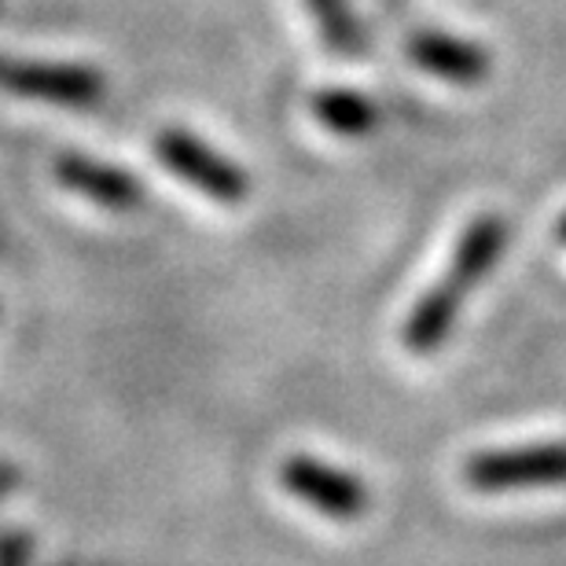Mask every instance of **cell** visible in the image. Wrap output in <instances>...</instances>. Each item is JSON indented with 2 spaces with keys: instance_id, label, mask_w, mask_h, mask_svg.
Segmentation results:
<instances>
[{
  "instance_id": "1",
  "label": "cell",
  "mask_w": 566,
  "mask_h": 566,
  "mask_svg": "<svg viewBox=\"0 0 566 566\" xmlns=\"http://www.w3.org/2000/svg\"><path fill=\"white\" fill-rule=\"evenodd\" d=\"M504 247H507V221L501 213H479V218H471L463 224L460 240L452 247L446 276L416 302V310L409 313V321L401 327V343L409 354L427 357L446 343L449 332L457 327L463 302H468L471 291L493 273Z\"/></svg>"
},
{
  "instance_id": "2",
  "label": "cell",
  "mask_w": 566,
  "mask_h": 566,
  "mask_svg": "<svg viewBox=\"0 0 566 566\" xmlns=\"http://www.w3.org/2000/svg\"><path fill=\"white\" fill-rule=\"evenodd\" d=\"M155 155L169 174L180 177L185 185L202 191L207 199L221 202V207H240V202L251 196V177L240 163L224 158L221 151L196 137L188 129L169 126L155 137Z\"/></svg>"
},
{
  "instance_id": "3",
  "label": "cell",
  "mask_w": 566,
  "mask_h": 566,
  "mask_svg": "<svg viewBox=\"0 0 566 566\" xmlns=\"http://www.w3.org/2000/svg\"><path fill=\"white\" fill-rule=\"evenodd\" d=\"M0 93L55 107H96L107 96V77L88 63H44L0 52Z\"/></svg>"
},
{
  "instance_id": "4",
  "label": "cell",
  "mask_w": 566,
  "mask_h": 566,
  "mask_svg": "<svg viewBox=\"0 0 566 566\" xmlns=\"http://www.w3.org/2000/svg\"><path fill=\"white\" fill-rule=\"evenodd\" d=\"M463 479L482 493L566 485V441H541L526 449H490L463 463Z\"/></svg>"
},
{
  "instance_id": "5",
  "label": "cell",
  "mask_w": 566,
  "mask_h": 566,
  "mask_svg": "<svg viewBox=\"0 0 566 566\" xmlns=\"http://www.w3.org/2000/svg\"><path fill=\"white\" fill-rule=\"evenodd\" d=\"M283 490L298 496L302 504H310L313 512H321L338 523L360 518L368 512V490L357 474H349L335 463H324L316 457H291L280 468Z\"/></svg>"
},
{
  "instance_id": "6",
  "label": "cell",
  "mask_w": 566,
  "mask_h": 566,
  "mask_svg": "<svg viewBox=\"0 0 566 566\" xmlns=\"http://www.w3.org/2000/svg\"><path fill=\"white\" fill-rule=\"evenodd\" d=\"M52 174H55V180H60L66 191H74V196L96 202L99 210L133 213V210H140V202H144L140 180L133 177L129 169L99 163V158H88V155H77V151H63V155H55Z\"/></svg>"
},
{
  "instance_id": "7",
  "label": "cell",
  "mask_w": 566,
  "mask_h": 566,
  "mask_svg": "<svg viewBox=\"0 0 566 566\" xmlns=\"http://www.w3.org/2000/svg\"><path fill=\"white\" fill-rule=\"evenodd\" d=\"M409 55L420 71L460 88L482 85L493 74V55L479 41L452 38L441 30H416L409 38Z\"/></svg>"
},
{
  "instance_id": "8",
  "label": "cell",
  "mask_w": 566,
  "mask_h": 566,
  "mask_svg": "<svg viewBox=\"0 0 566 566\" xmlns=\"http://www.w3.org/2000/svg\"><path fill=\"white\" fill-rule=\"evenodd\" d=\"M310 111L324 129L338 133V137H368L379 126L376 104L365 93H357V88H343V85L316 88L310 96Z\"/></svg>"
},
{
  "instance_id": "9",
  "label": "cell",
  "mask_w": 566,
  "mask_h": 566,
  "mask_svg": "<svg viewBox=\"0 0 566 566\" xmlns=\"http://www.w3.org/2000/svg\"><path fill=\"white\" fill-rule=\"evenodd\" d=\"M302 4L313 15L316 30H321V38L332 52L346 55V60H357V55L368 52L365 27H360L349 0H302Z\"/></svg>"
},
{
  "instance_id": "10",
  "label": "cell",
  "mask_w": 566,
  "mask_h": 566,
  "mask_svg": "<svg viewBox=\"0 0 566 566\" xmlns=\"http://www.w3.org/2000/svg\"><path fill=\"white\" fill-rule=\"evenodd\" d=\"M30 559V537L11 534L0 541V566H27Z\"/></svg>"
},
{
  "instance_id": "11",
  "label": "cell",
  "mask_w": 566,
  "mask_h": 566,
  "mask_svg": "<svg viewBox=\"0 0 566 566\" xmlns=\"http://www.w3.org/2000/svg\"><path fill=\"white\" fill-rule=\"evenodd\" d=\"M11 482H15V471H11L8 463H0V496L8 493V485H11Z\"/></svg>"
},
{
  "instance_id": "12",
  "label": "cell",
  "mask_w": 566,
  "mask_h": 566,
  "mask_svg": "<svg viewBox=\"0 0 566 566\" xmlns=\"http://www.w3.org/2000/svg\"><path fill=\"white\" fill-rule=\"evenodd\" d=\"M556 235L566 243V210H563V218H559V224H556Z\"/></svg>"
}]
</instances>
